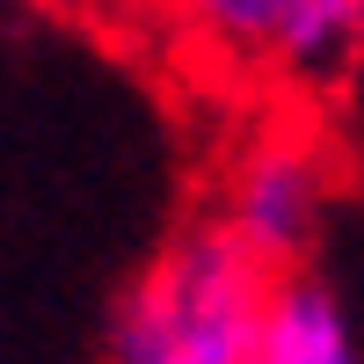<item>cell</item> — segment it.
<instances>
[{
    "label": "cell",
    "instance_id": "4",
    "mask_svg": "<svg viewBox=\"0 0 364 364\" xmlns=\"http://www.w3.org/2000/svg\"><path fill=\"white\" fill-rule=\"evenodd\" d=\"M255 364H364V328L314 269H277L255 306Z\"/></svg>",
    "mask_w": 364,
    "mask_h": 364
},
{
    "label": "cell",
    "instance_id": "3",
    "mask_svg": "<svg viewBox=\"0 0 364 364\" xmlns=\"http://www.w3.org/2000/svg\"><path fill=\"white\" fill-rule=\"evenodd\" d=\"M328 226V168L306 139H255L226 175V204H219V233L233 240L255 269H306L314 240Z\"/></svg>",
    "mask_w": 364,
    "mask_h": 364
},
{
    "label": "cell",
    "instance_id": "2",
    "mask_svg": "<svg viewBox=\"0 0 364 364\" xmlns=\"http://www.w3.org/2000/svg\"><path fill=\"white\" fill-rule=\"evenodd\" d=\"M175 22L233 66L291 87H336L364 51V0H168Z\"/></svg>",
    "mask_w": 364,
    "mask_h": 364
},
{
    "label": "cell",
    "instance_id": "5",
    "mask_svg": "<svg viewBox=\"0 0 364 364\" xmlns=\"http://www.w3.org/2000/svg\"><path fill=\"white\" fill-rule=\"evenodd\" d=\"M15 8H66V0H15Z\"/></svg>",
    "mask_w": 364,
    "mask_h": 364
},
{
    "label": "cell",
    "instance_id": "1",
    "mask_svg": "<svg viewBox=\"0 0 364 364\" xmlns=\"http://www.w3.org/2000/svg\"><path fill=\"white\" fill-rule=\"evenodd\" d=\"M262 284L269 269H255L219 226L175 240L124 299L102 364H255Z\"/></svg>",
    "mask_w": 364,
    "mask_h": 364
}]
</instances>
